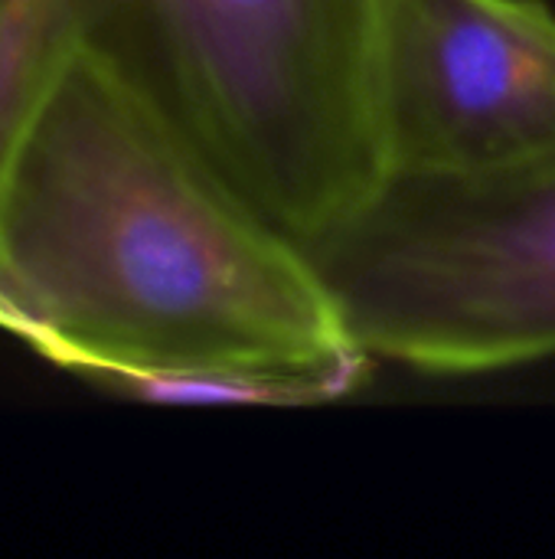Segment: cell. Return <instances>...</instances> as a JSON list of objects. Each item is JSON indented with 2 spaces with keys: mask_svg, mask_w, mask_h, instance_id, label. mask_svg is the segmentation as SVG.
<instances>
[{
  "mask_svg": "<svg viewBox=\"0 0 555 559\" xmlns=\"http://www.w3.org/2000/svg\"><path fill=\"white\" fill-rule=\"evenodd\" d=\"M0 331L82 380L222 370L347 400L376 360L304 249L88 43L0 190Z\"/></svg>",
  "mask_w": 555,
  "mask_h": 559,
  "instance_id": "cell-1",
  "label": "cell"
},
{
  "mask_svg": "<svg viewBox=\"0 0 555 559\" xmlns=\"http://www.w3.org/2000/svg\"><path fill=\"white\" fill-rule=\"evenodd\" d=\"M85 43L298 246L389 177L376 56L386 0H79Z\"/></svg>",
  "mask_w": 555,
  "mask_h": 559,
  "instance_id": "cell-2",
  "label": "cell"
},
{
  "mask_svg": "<svg viewBox=\"0 0 555 559\" xmlns=\"http://www.w3.org/2000/svg\"><path fill=\"white\" fill-rule=\"evenodd\" d=\"M301 249L373 357L442 377L555 357V164L497 180L389 177Z\"/></svg>",
  "mask_w": 555,
  "mask_h": 559,
  "instance_id": "cell-3",
  "label": "cell"
},
{
  "mask_svg": "<svg viewBox=\"0 0 555 559\" xmlns=\"http://www.w3.org/2000/svg\"><path fill=\"white\" fill-rule=\"evenodd\" d=\"M376 102L389 177L555 164V13L543 0H386Z\"/></svg>",
  "mask_w": 555,
  "mask_h": 559,
  "instance_id": "cell-4",
  "label": "cell"
},
{
  "mask_svg": "<svg viewBox=\"0 0 555 559\" xmlns=\"http://www.w3.org/2000/svg\"><path fill=\"white\" fill-rule=\"evenodd\" d=\"M82 46L79 0H0V190Z\"/></svg>",
  "mask_w": 555,
  "mask_h": 559,
  "instance_id": "cell-5",
  "label": "cell"
}]
</instances>
